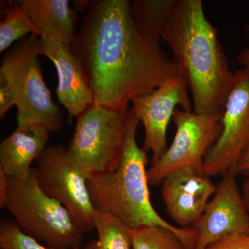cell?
Here are the masks:
<instances>
[{
	"label": "cell",
	"instance_id": "6da1fadb",
	"mask_svg": "<svg viewBox=\"0 0 249 249\" xmlns=\"http://www.w3.org/2000/svg\"><path fill=\"white\" fill-rule=\"evenodd\" d=\"M71 50L83 67L94 103L128 107L134 97L151 92L178 76L160 42L134 24L128 0H92Z\"/></svg>",
	"mask_w": 249,
	"mask_h": 249
},
{
	"label": "cell",
	"instance_id": "7a4b0ae2",
	"mask_svg": "<svg viewBox=\"0 0 249 249\" xmlns=\"http://www.w3.org/2000/svg\"><path fill=\"white\" fill-rule=\"evenodd\" d=\"M178 76L191 93L193 111L222 114L235 81L217 30L201 0H175L161 35Z\"/></svg>",
	"mask_w": 249,
	"mask_h": 249
},
{
	"label": "cell",
	"instance_id": "3957f363",
	"mask_svg": "<svg viewBox=\"0 0 249 249\" xmlns=\"http://www.w3.org/2000/svg\"><path fill=\"white\" fill-rule=\"evenodd\" d=\"M140 121L129 109L125 138L120 161L112 171L88 178V186L96 211L117 218L130 229L159 225L178 234L190 249H195L194 228L177 227L160 217L150 200L147 152L137 142Z\"/></svg>",
	"mask_w": 249,
	"mask_h": 249
},
{
	"label": "cell",
	"instance_id": "277c9868",
	"mask_svg": "<svg viewBox=\"0 0 249 249\" xmlns=\"http://www.w3.org/2000/svg\"><path fill=\"white\" fill-rule=\"evenodd\" d=\"M9 180L6 208L23 232L52 249L80 248L84 229L61 203L42 189L35 168L26 178Z\"/></svg>",
	"mask_w": 249,
	"mask_h": 249
},
{
	"label": "cell",
	"instance_id": "5b68a950",
	"mask_svg": "<svg viewBox=\"0 0 249 249\" xmlns=\"http://www.w3.org/2000/svg\"><path fill=\"white\" fill-rule=\"evenodd\" d=\"M39 37L31 34L18 42L1 59L0 74L12 86L16 96L18 125L42 124L59 132L63 114L54 103L42 75L39 60Z\"/></svg>",
	"mask_w": 249,
	"mask_h": 249
},
{
	"label": "cell",
	"instance_id": "8992f818",
	"mask_svg": "<svg viewBox=\"0 0 249 249\" xmlns=\"http://www.w3.org/2000/svg\"><path fill=\"white\" fill-rule=\"evenodd\" d=\"M128 107L111 109L93 103L76 119L67 150L88 178L112 171L120 161Z\"/></svg>",
	"mask_w": 249,
	"mask_h": 249
},
{
	"label": "cell",
	"instance_id": "52a82bcc",
	"mask_svg": "<svg viewBox=\"0 0 249 249\" xmlns=\"http://www.w3.org/2000/svg\"><path fill=\"white\" fill-rule=\"evenodd\" d=\"M177 108L173 117L176 132L158 161L147 170L149 184L161 183L170 173L183 167L202 171L205 157L222 132V114L206 116Z\"/></svg>",
	"mask_w": 249,
	"mask_h": 249
},
{
	"label": "cell",
	"instance_id": "ba28073f",
	"mask_svg": "<svg viewBox=\"0 0 249 249\" xmlns=\"http://www.w3.org/2000/svg\"><path fill=\"white\" fill-rule=\"evenodd\" d=\"M37 181L42 189L61 203L84 229H94L96 209L88 186V178L65 147L49 145L36 160Z\"/></svg>",
	"mask_w": 249,
	"mask_h": 249
},
{
	"label": "cell",
	"instance_id": "9c48e42d",
	"mask_svg": "<svg viewBox=\"0 0 249 249\" xmlns=\"http://www.w3.org/2000/svg\"><path fill=\"white\" fill-rule=\"evenodd\" d=\"M234 74L233 86L222 113V132L203 163V173L209 178L235 173L249 147V70L240 69Z\"/></svg>",
	"mask_w": 249,
	"mask_h": 249
},
{
	"label": "cell",
	"instance_id": "30bf717a",
	"mask_svg": "<svg viewBox=\"0 0 249 249\" xmlns=\"http://www.w3.org/2000/svg\"><path fill=\"white\" fill-rule=\"evenodd\" d=\"M186 83L178 76L151 92L131 100V109L143 125L142 148L152 152V165L158 161L168 149L167 129L177 108L193 111Z\"/></svg>",
	"mask_w": 249,
	"mask_h": 249
},
{
	"label": "cell",
	"instance_id": "8fae6325",
	"mask_svg": "<svg viewBox=\"0 0 249 249\" xmlns=\"http://www.w3.org/2000/svg\"><path fill=\"white\" fill-rule=\"evenodd\" d=\"M235 176L233 172L223 175L213 197L194 224L195 249H206L217 241L232 234L249 233V212Z\"/></svg>",
	"mask_w": 249,
	"mask_h": 249
},
{
	"label": "cell",
	"instance_id": "7c38bea8",
	"mask_svg": "<svg viewBox=\"0 0 249 249\" xmlns=\"http://www.w3.org/2000/svg\"><path fill=\"white\" fill-rule=\"evenodd\" d=\"M161 183L168 215L178 225L186 227L199 220L217 189L209 176L189 166L172 172Z\"/></svg>",
	"mask_w": 249,
	"mask_h": 249
},
{
	"label": "cell",
	"instance_id": "4fadbf2b",
	"mask_svg": "<svg viewBox=\"0 0 249 249\" xmlns=\"http://www.w3.org/2000/svg\"><path fill=\"white\" fill-rule=\"evenodd\" d=\"M37 50L53 62L58 74L56 94L69 121L78 118L94 103V96L83 67L67 46L39 37Z\"/></svg>",
	"mask_w": 249,
	"mask_h": 249
},
{
	"label": "cell",
	"instance_id": "5bb4252c",
	"mask_svg": "<svg viewBox=\"0 0 249 249\" xmlns=\"http://www.w3.org/2000/svg\"><path fill=\"white\" fill-rule=\"evenodd\" d=\"M49 134L40 124L18 125L0 144V168L11 178H27L32 170L33 162L47 148Z\"/></svg>",
	"mask_w": 249,
	"mask_h": 249
},
{
	"label": "cell",
	"instance_id": "9a60e30c",
	"mask_svg": "<svg viewBox=\"0 0 249 249\" xmlns=\"http://www.w3.org/2000/svg\"><path fill=\"white\" fill-rule=\"evenodd\" d=\"M36 28L39 37L60 42L71 48L76 30V10L68 0L18 1Z\"/></svg>",
	"mask_w": 249,
	"mask_h": 249
},
{
	"label": "cell",
	"instance_id": "2e32d148",
	"mask_svg": "<svg viewBox=\"0 0 249 249\" xmlns=\"http://www.w3.org/2000/svg\"><path fill=\"white\" fill-rule=\"evenodd\" d=\"M175 0H134L130 11L134 24L149 40L160 42Z\"/></svg>",
	"mask_w": 249,
	"mask_h": 249
},
{
	"label": "cell",
	"instance_id": "e0dca14e",
	"mask_svg": "<svg viewBox=\"0 0 249 249\" xmlns=\"http://www.w3.org/2000/svg\"><path fill=\"white\" fill-rule=\"evenodd\" d=\"M94 229L97 238L89 242L84 249H131V229L117 218L96 211Z\"/></svg>",
	"mask_w": 249,
	"mask_h": 249
},
{
	"label": "cell",
	"instance_id": "ac0fdd59",
	"mask_svg": "<svg viewBox=\"0 0 249 249\" xmlns=\"http://www.w3.org/2000/svg\"><path fill=\"white\" fill-rule=\"evenodd\" d=\"M4 18L0 23V52L2 53L21 39L38 33L31 23L19 1L4 10Z\"/></svg>",
	"mask_w": 249,
	"mask_h": 249
},
{
	"label": "cell",
	"instance_id": "d6986e66",
	"mask_svg": "<svg viewBox=\"0 0 249 249\" xmlns=\"http://www.w3.org/2000/svg\"><path fill=\"white\" fill-rule=\"evenodd\" d=\"M132 249H190L178 234L159 225L131 229Z\"/></svg>",
	"mask_w": 249,
	"mask_h": 249
},
{
	"label": "cell",
	"instance_id": "ffe728a7",
	"mask_svg": "<svg viewBox=\"0 0 249 249\" xmlns=\"http://www.w3.org/2000/svg\"><path fill=\"white\" fill-rule=\"evenodd\" d=\"M0 247L1 249H52L40 245L36 239L23 232L16 222L10 220L3 221L0 226Z\"/></svg>",
	"mask_w": 249,
	"mask_h": 249
},
{
	"label": "cell",
	"instance_id": "44dd1931",
	"mask_svg": "<svg viewBox=\"0 0 249 249\" xmlns=\"http://www.w3.org/2000/svg\"><path fill=\"white\" fill-rule=\"evenodd\" d=\"M16 96L12 86L0 74V118L2 119L11 107L16 106Z\"/></svg>",
	"mask_w": 249,
	"mask_h": 249
},
{
	"label": "cell",
	"instance_id": "7402d4cb",
	"mask_svg": "<svg viewBox=\"0 0 249 249\" xmlns=\"http://www.w3.org/2000/svg\"><path fill=\"white\" fill-rule=\"evenodd\" d=\"M206 249H249V233H236L217 241Z\"/></svg>",
	"mask_w": 249,
	"mask_h": 249
},
{
	"label": "cell",
	"instance_id": "603a6c76",
	"mask_svg": "<svg viewBox=\"0 0 249 249\" xmlns=\"http://www.w3.org/2000/svg\"><path fill=\"white\" fill-rule=\"evenodd\" d=\"M9 175L0 168V208L1 209L6 207L8 191H9Z\"/></svg>",
	"mask_w": 249,
	"mask_h": 249
},
{
	"label": "cell",
	"instance_id": "cb8c5ba5",
	"mask_svg": "<svg viewBox=\"0 0 249 249\" xmlns=\"http://www.w3.org/2000/svg\"><path fill=\"white\" fill-rule=\"evenodd\" d=\"M235 173L237 174H247L249 175V147L242 156L237 166Z\"/></svg>",
	"mask_w": 249,
	"mask_h": 249
},
{
	"label": "cell",
	"instance_id": "d4e9b609",
	"mask_svg": "<svg viewBox=\"0 0 249 249\" xmlns=\"http://www.w3.org/2000/svg\"><path fill=\"white\" fill-rule=\"evenodd\" d=\"M245 30L248 34V38L249 41V24L245 26ZM237 61L240 62L242 65V68L247 69L249 70V45L246 47L243 50L241 51L240 53L237 55Z\"/></svg>",
	"mask_w": 249,
	"mask_h": 249
},
{
	"label": "cell",
	"instance_id": "484cf974",
	"mask_svg": "<svg viewBox=\"0 0 249 249\" xmlns=\"http://www.w3.org/2000/svg\"><path fill=\"white\" fill-rule=\"evenodd\" d=\"M242 195L244 201H245L246 207H247L249 212V177L245 180V182L243 183Z\"/></svg>",
	"mask_w": 249,
	"mask_h": 249
},
{
	"label": "cell",
	"instance_id": "4316f807",
	"mask_svg": "<svg viewBox=\"0 0 249 249\" xmlns=\"http://www.w3.org/2000/svg\"><path fill=\"white\" fill-rule=\"evenodd\" d=\"M73 4L76 5V9L78 11H83L84 10H88L89 7L90 1H74Z\"/></svg>",
	"mask_w": 249,
	"mask_h": 249
}]
</instances>
